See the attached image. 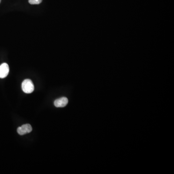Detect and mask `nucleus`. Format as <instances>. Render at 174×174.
<instances>
[{"label": "nucleus", "instance_id": "nucleus-1", "mask_svg": "<svg viewBox=\"0 0 174 174\" xmlns=\"http://www.w3.org/2000/svg\"><path fill=\"white\" fill-rule=\"evenodd\" d=\"M22 91L26 93H31L34 92V84L31 80L26 79L22 83Z\"/></svg>", "mask_w": 174, "mask_h": 174}, {"label": "nucleus", "instance_id": "nucleus-2", "mask_svg": "<svg viewBox=\"0 0 174 174\" xmlns=\"http://www.w3.org/2000/svg\"><path fill=\"white\" fill-rule=\"evenodd\" d=\"M32 127L30 124H26L19 127L17 129V132L19 135L23 136L26 133H30L32 131Z\"/></svg>", "mask_w": 174, "mask_h": 174}, {"label": "nucleus", "instance_id": "nucleus-3", "mask_svg": "<svg viewBox=\"0 0 174 174\" xmlns=\"http://www.w3.org/2000/svg\"><path fill=\"white\" fill-rule=\"evenodd\" d=\"M9 72V67L6 63L2 64L0 65V78H4L7 77Z\"/></svg>", "mask_w": 174, "mask_h": 174}, {"label": "nucleus", "instance_id": "nucleus-4", "mask_svg": "<svg viewBox=\"0 0 174 174\" xmlns=\"http://www.w3.org/2000/svg\"><path fill=\"white\" fill-rule=\"evenodd\" d=\"M68 100L67 98L63 97L58 99L54 101V105L57 107H63L68 104Z\"/></svg>", "mask_w": 174, "mask_h": 174}, {"label": "nucleus", "instance_id": "nucleus-5", "mask_svg": "<svg viewBox=\"0 0 174 174\" xmlns=\"http://www.w3.org/2000/svg\"><path fill=\"white\" fill-rule=\"evenodd\" d=\"M42 0H29V2L31 5H39L41 3Z\"/></svg>", "mask_w": 174, "mask_h": 174}, {"label": "nucleus", "instance_id": "nucleus-6", "mask_svg": "<svg viewBox=\"0 0 174 174\" xmlns=\"http://www.w3.org/2000/svg\"><path fill=\"white\" fill-rule=\"evenodd\" d=\"M1 0H0V3H1Z\"/></svg>", "mask_w": 174, "mask_h": 174}]
</instances>
